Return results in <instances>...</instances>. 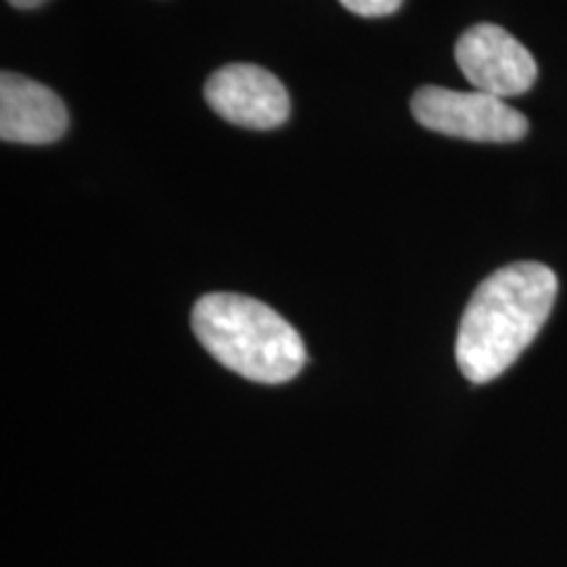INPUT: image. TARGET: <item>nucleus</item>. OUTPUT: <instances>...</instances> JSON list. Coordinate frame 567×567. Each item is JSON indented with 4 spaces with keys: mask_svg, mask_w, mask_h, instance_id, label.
Wrapping results in <instances>:
<instances>
[{
    "mask_svg": "<svg viewBox=\"0 0 567 567\" xmlns=\"http://www.w3.org/2000/svg\"><path fill=\"white\" fill-rule=\"evenodd\" d=\"M557 300L544 264H509L478 284L457 331V365L471 384H488L528 350Z\"/></svg>",
    "mask_w": 567,
    "mask_h": 567,
    "instance_id": "nucleus-1",
    "label": "nucleus"
},
{
    "mask_svg": "<svg viewBox=\"0 0 567 567\" xmlns=\"http://www.w3.org/2000/svg\"><path fill=\"white\" fill-rule=\"evenodd\" d=\"M193 331L218 363L258 384L292 381L308 363L295 326L266 302L245 295L200 297L193 310Z\"/></svg>",
    "mask_w": 567,
    "mask_h": 567,
    "instance_id": "nucleus-2",
    "label": "nucleus"
},
{
    "mask_svg": "<svg viewBox=\"0 0 567 567\" xmlns=\"http://www.w3.org/2000/svg\"><path fill=\"white\" fill-rule=\"evenodd\" d=\"M410 111L425 130L457 140L517 142L528 132V118L520 111L478 90L421 87L410 101Z\"/></svg>",
    "mask_w": 567,
    "mask_h": 567,
    "instance_id": "nucleus-3",
    "label": "nucleus"
},
{
    "mask_svg": "<svg viewBox=\"0 0 567 567\" xmlns=\"http://www.w3.org/2000/svg\"><path fill=\"white\" fill-rule=\"evenodd\" d=\"M455 59L473 90L515 97L534 87L538 66L520 40L496 24H476L457 40Z\"/></svg>",
    "mask_w": 567,
    "mask_h": 567,
    "instance_id": "nucleus-4",
    "label": "nucleus"
},
{
    "mask_svg": "<svg viewBox=\"0 0 567 567\" xmlns=\"http://www.w3.org/2000/svg\"><path fill=\"white\" fill-rule=\"evenodd\" d=\"M205 101L218 116L245 130H276L289 118L287 87L252 63L218 69L205 84Z\"/></svg>",
    "mask_w": 567,
    "mask_h": 567,
    "instance_id": "nucleus-5",
    "label": "nucleus"
},
{
    "mask_svg": "<svg viewBox=\"0 0 567 567\" xmlns=\"http://www.w3.org/2000/svg\"><path fill=\"white\" fill-rule=\"evenodd\" d=\"M69 130L66 105L45 84L3 71L0 76V137L19 145H51Z\"/></svg>",
    "mask_w": 567,
    "mask_h": 567,
    "instance_id": "nucleus-6",
    "label": "nucleus"
},
{
    "mask_svg": "<svg viewBox=\"0 0 567 567\" xmlns=\"http://www.w3.org/2000/svg\"><path fill=\"white\" fill-rule=\"evenodd\" d=\"M347 11L358 17H389L402 6V0H339Z\"/></svg>",
    "mask_w": 567,
    "mask_h": 567,
    "instance_id": "nucleus-7",
    "label": "nucleus"
},
{
    "mask_svg": "<svg viewBox=\"0 0 567 567\" xmlns=\"http://www.w3.org/2000/svg\"><path fill=\"white\" fill-rule=\"evenodd\" d=\"M13 9H38L45 0H9Z\"/></svg>",
    "mask_w": 567,
    "mask_h": 567,
    "instance_id": "nucleus-8",
    "label": "nucleus"
}]
</instances>
